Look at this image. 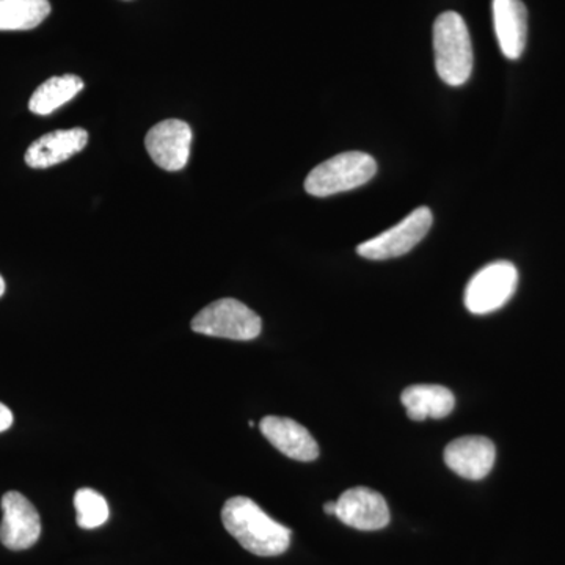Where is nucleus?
Returning a JSON list of instances; mask_svg holds the SVG:
<instances>
[{"instance_id":"aec40b11","label":"nucleus","mask_w":565,"mask_h":565,"mask_svg":"<svg viewBox=\"0 0 565 565\" xmlns=\"http://www.w3.org/2000/svg\"><path fill=\"white\" fill-rule=\"evenodd\" d=\"M6 294V280H3L2 275H0V297Z\"/></svg>"},{"instance_id":"39448f33","label":"nucleus","mask_w":565,"mask_h":565,"mask_svg":"<svg viewBox=\"0 0 565 565\" xmlns=\"http://www.w3.org/2000/svg\"><path fill=\"white\" fill-rule=\"evenodd\" d=\"M519 285V270L509 262L482 267L465 289V307L471 315H489L511 300Z\"/></svg>"},{"instance_id":"20e7f679","label":"nucleus","mask_w":565,"mask_h":565,"mask_svg":"<svg viewBox=\"0 0 565 565\" xmlns=\"http://www.w3.org/2000/svg\"><path fill=\"white\" fill-rule=\"evenodd\" d=\"M192 330L206 337L252 341L259 337L263 321L247 305L236 299L215 300L192 319Z\"/></svg>"},{"instance_id":"9b49d317","label":"nucleus","mask_w":565,"mask_h":565,"mask_svg":"<svg viewBox=\"0 0 565 565\" xmlns=\"http://www.w3.org/2000/svg\"><path fill=\"white\" fill-rule=\"evenodd\" d=\"M259 429L269 444L289 459L313 462L319 457V446L313 435L291 418L266 416L259 423Z\"/></svg>"},{"instance_id":"f257e3e1","label":"nucleus","mask_w":565,"mask_h":565,"mask_svg":"<svg viewBox=\"0 0 565 565\" xmlns=\"http://www.w3.org/2000/svg\"><path fill=\"white\" fill-rule=\"evenodd\" d=\"M225 530L256 556H280L291 545V530L270 519L250 498L234 497L222 509Z\"/></svg>"},{"instance_id":"423d86ee","label":"nucleus","mask_w":565,"mask_h":565,"mask_svg":"<svg viewBox=\"0 0 565 565\" xmlns=\"http://www.w3.org/2000/svg\"><path fill=\"white\" fill-rule=\"evenodd\" d=\"M433 222V212L429 207H418L393 228L359 245L356 253L363 258L373 259V262L399 258L422 243L426 234L429 233Z\"/></svg>"},{"instance_id":"6e6552de","label":"nucleus","mask_w":565,"mask_h":565,"mask_svg":"<svg viewBox=\"0 0 565 565\" xmlns=\"http://www.w3.org/2000/svg\"><path fill=\"white\" fill-rule=\"evenodd\" d=\"M192 129L181 120H166L152 126L145 139L148 154L167 172H180L191 156Z\"/></svg>"},{"instance_id":"ddd939ff","label":"nucleus","mask_w":565,"mask_h":565,"mask_svg":"<svg viewBox=\"0 0 565 565\" xmlns=\"http://www.w3.org/2000/svg\"><path fill=\"white\" fill-rule=\"evenodd\" d=\"M88 143V132L82 128L63 129L40 137L25 151L24 161L31 169L43 170L68 161L84 150Z\"/></svg>"},{"instance_id":"dca6fc26","label":"nucleus","mask_w":565,"mask_h":565,"mask_svg":"<svg viewBox=\"0 0 565 565\" xmlns=\"http://www.w3.org/2000/svg\"><path fill=\"white\" fill-rule=\"evenodd\" d=\"M50 13L47 0H0V32L32 31Z\"/></svg>"},{"instance_id":"6ab92c4d","label":"nucleus","mask_w":565,"mask_h":565,"mask_svg":"<svg viewBox=\"0 0 565 565\" xmlns=\"http://www.w3.org/2000/svg\"><path fill=\"white\" fill-rule=\"evenodd\" d=\"M323 511H326V514L334 515V512H337V501L326 503V505H323Z\"/></svg>"},{"instance_id":"4468645a","label":"nucleus","mask_w":565,"mask_h":565,"mask_svg":"<svg viewBox=\"0 0 565 565\" xmlns=\"http://www.w3.org/2000/svg\"><path fill=\"white\" fill-rule=\"evenodd\" d=\"M401 401L407 411L408 418L414 422L446 418L456 407L455 394L440 385L408 386L404 390Z\"/></svg>"},{"instance_id":"f03ea898","label":"nucleus","mask_w":565,"mask_h":565,"mask_svg":"<svg viewBox=\"0 0 565 565\" xmlns=\"http://www.w3.org/2000/svg\"><path fill=\"white\" fill-rule=\"evenodd\" d=\"M435 68L445 84L460 87L473 73V44L467 22L456 11H445L434 24Z\"/></svg>"},{"instance_id":"9d476101","label":"nucleus","mask_w":565,"mask_h":565,"mask_svg":"<svg viewBox=\"0 0 565 565\" xmlns=\"http://www.w3.org/2000/svg\"><path fill=\"white\" fill-rule=\"evenodd\" d=\"M497 449L486 437H460L445 449V463L460 478L479 481L492 471Z\"/></svg>"},{"instance_id":"2eb2a0df","label":"nucleus","mask_w":565,"mask_h":565,"mask_svg":"<svg viewBox=\"0 0 565 565\" xmlns=\"http://www.w3.org/2000/svg\"><path fill=\"white\" fill-rule=\"evenodd\" d=\"M84 87V81L76 74L51 77L33 93L29 109L35 115H50L76 98Z\"/></svg>"},{"instance_id":"7ed1b4c3","label":"nucleus","mask_w":565,"mask_h":565,"mask_svg":"<svg viewBox=\"0 0 565 565\" xmlns=\"http://www.w3.org/2000/svg\"><path fill=\"white\" fill-rule=\"evenodd\" d=\"M377 173L373 156L362 151H348L319 163L305 180V191L310 195H337L362 188Z\"/></svg>"},{"instance_id":"f8f14e48","label":"nucleus","mask_w":565,"mask_h":565,"mask_svg":"<svg viewBox=\"0 0 565 565\" xmlns=\"http://www.w3.org/2000/svg\"><path fill=\"white\" fill-rule=\"evenodd\" d=\"M493 28L509 61L522 57L527 40V10L522 0H493Z\"/></svg>"},{"instance_id":"0eeeda50","label":"nucleus","mask_w":565,"mask_h":565,"mask_svg":"<svg viewBox=\"0 0 565 565\" xmlns=\"http://www.w3.org/2000/svg\"><path fill=\"white\" fill-rule=\"evenodd\" d=\"M3 519L0 523V542L13 552L31 548L39 542L41 520L35 505L20 492L2 497Z\"/></svg>"},{"instance_id":"a211bd4d","label":"nucleus","mask_w":565,"mask_h":565,"mask_svg":"<svg viewBox=\"0 0 565 565\" xmlns=\"http://www.w3.org/2000/svg\"><path fill=\"white\" fill-rule=\"evenodd\" d=\"M11 424H13V414H11L10 408L7 407V405L0 403V434L9 430Z\"/></svg>"},{"instance_id":"f3484780","label":"nucleus","mask_w":565,"mask_h":565,"mask_svg":"<svg viewBox=\"0 0 565 565\" xmlns=\"http://www.w3.org/2000/svg\"><path fill=\"white\" fill-rule=\"evenodd\" d=\"M76 522L82 530H95L109 520L110 511L106 498L93 489H79L74 494Z\"/></svg>"},{"instance_id":"1a4fd4ad","label":"nucleus","mask_w":565,"mask_h":565,"mask_svg":"<svg viewBox=\"0 0 565 565\" xmlns=\"http://www.w3.org/2000/svg\"><path fill=\"white\" fill-rule=\"evenodd\" d=\"M334 515L344 525L359 531L384 530L390 523V509L385 498L367 487L345 490L337 501Z\"/></svg>"}]
</instances>
